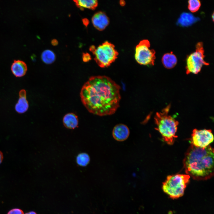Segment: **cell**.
I'll list each match as a JSON object with an SVG mask.
<instances>
[{"label":"cell","mask_w":214,"mask_h":214,"mask_svg":"<svg viewBox=\"0 0 214 214\" xmlns=\"http://www.w3.org/2000/svg\"><path fill=\"white\" fill-rule=\"evenodd\" d=\"M120 87L106 76L91 77L81 91V101L88 111L100 116L114 114L119 107Z\"/></svg>","instance_id":"cell-1"},{"label":"cell","mask_w":214,"mask_h":214,"mask_svg":"<svg viewBox=\"0 0 214 214\" xmlns=\"http://www.w3.org/2000/svg\"><path fill=\"white\" fill-rule=\"evenodd\" d=\"M214 150L210 146L204 148L191 144L183 161L187 174L196 180H206L214 174Z\"/></svg>","instance_id":"cell-2"},{"label":"cell","mask_w":214,"mask_h":214,"mask_svg":"<svg viewBox=\"0 0 214 214\" xmlns=\"http://www.w3.org/2000/svg\"><path fill=\"white\" fill-rule=\"evenodd\" d=\"M170 105H168L161 112H157L154 117L155 123L157 126L155 129L161 134L164 141L168 144H173L179 122L168 114Z\"/></svg>","instance_id":"cell-3"},{"label":"cell","mask_w":214,"mask_h":214,"mask_svg":"<svg viewBox=\"0 0 214 214\" xmlns=\"http://www.w3.org/2000/svg\"><path fill=\"white\" fill-rule=\"evenodd\" d=\"M190 178V176L188 174L169 175L163 183L162 189L170 198H178L183 195Z\"/></svg>","instance_id":"cell-4"},{"label":"cell","mask_w":214,"mask_h":214,"mask_svg":"<svg viewBox=\"0 0 214 214\" xmlns=\"http://www.w3.org/2000/svg\"><path fill=\"white\" fill-rule=\"evenodd\" d=\"M89 50L94 54L96 62L101 67L110 66L115 61L118 55L114 46L108 41L105 42L97 48L92 45Z\"/></svg>","instance_id":"cell-5"},{"label":"cell","mask_w":214,"mask_h":214,"mask_svg":"<svg viewBox=\"0 0 214 214\" xmlns=\"http://www.w3.org/2000/svg\"><path fill=\"white\" fill-rule=\"evenodd\" d=\"M196 51L189 55L186 59V73L197 74L200 72L203 65L209 64L204 60V51L202 43H198L196 45Z\"/></svg>","instance_id":"cell-6"},{"label":"cell","mask_w":214,"mask_h":214,"mask_svg":"<svg viewBox=\"0 0 214 214\" xmlns=\"http://www.w3.org/2000/svg\"><path fill=\"white\" fill-rule=\"evenodd\" d=\"M149 41L146 40L141 41L136 46L135 58L139 64L144 65H153L155 59V51L150 48Z\"/></svg>","instance_id":"cell-7"},{"label":"cell","mask_w":214,"mask_h":214,"mask_svg":"<svg viewBox=\"0 0 214 214\" xmlns=\"http://www.w3.org/2000/svg\"><path fill=\"white\" fill-rule=\"evenodd\" d=\"M213 136L211 130L194 129L191 139V144L198 147H205L212 142Z\"/></svg>","instance_id":"cell-8"},{"label":"cell","mask_w":214,"mask_h":214,"mask_svg":"<svg viewBox=\"0 0 214 214\" xmlns=\"http://www.w3.org/2000/svg\"><path fill=\"white\" fill-rule=\"evenodd\" d=\"M130 130L127 126L122 124H118L114 128L112 135L114 138L119 141L126 140L130 135Z\"/></svg>","instance_id":"cell-9"},{"label":"cell","mask_w":214,"mask_h":214,"mask_svg":"<svg viewBox=\"0 0 214 214\" xmlns=\"http://www.w3.org/2000/svg\"><path fill=\"white\" fill-rule=\"evenodd\" d=\"M92 21L94 26L100 31L105 29L109 23L108 17L104 12H102L95 13L93 15Z\"/></svg>","instance_id":"cell-10"},{"label":"cell","mask_w":214,"mask_h":214,"mask_svg":"<svg viewBox=\"0 0 214 214\" xmlns=\"http://www.w3.org/2000/svg\"><path fill=\"white\" fill-rule=\"evenodd\" d=\"M19 98L15 106V110L19 114H23L28 109L29 104L26 98V91L24 89L21 90L19 93Z\"/></svg>","instance_id":"cell-11"},{"label":"cell","mask_w":214,"mask_h":214,"mask_svg":"<svg viewBox=\"0 0 214 214\" xmlns=\"http://www.w3.org/2000/svg\"><path fill=\"white\" fill-rule=\"evenodd\" d=\"M13 74L16 77H21L26 74L27 70L26 64L23 61L20 60H15L11 67Z\"/></svg>","instance_id":"cell-12"},{"label":"cell","mask_w":214,"mask_h":214,"mask_svg":"<svg viewBox=\"0 0 214 214\" xmlns=\"http://www.w3.org/2000/svg\"><path fill=\"white\" fill-rule=\"evenodd\" d=\"M63 122L66 128L70 129H74L78 126V118L77 116L75 114L69 113L64 117Z\"/></svg>","instance_id":"cell-13"},{"label":"cell","mask_w":214,"mask_h":214,"mask_svg":"<svg viewBox=\"0 0 214 214\" xmlns=\"http://www.w3.org/2000/svg\"><path fill=\"white\" fill-rule=\"evenodd\" d=\"M162 61L165 67L170 69L173 68L176 65L177 59L176 56L171 52L164 54L162 57Z\"/></svg>","instance_id":"cell-14"},{"label":"cell","mask_w":214,"mask_h":214,"mask_svg":"<svg viewBox=\"0 0 214 214\" xmlns=\"http://www.w3.org/2000/svg\"><path fill=\"white\" fill-rule=\"evenodd\" d=\"M198 19L191 13L184 12L181 15L178 22L181 26H186L191 25Z\"/></svg>","instance_id":"cell-15"},{"label":"cell","mask_w":214,"mask_h":214,"mask_svg":"<svg viewBox=\"0 0 214 214\" xmlns=\"http://www.w3.org/2000/svg\"><path fill=\"white\" fill-rule=\"evenodd\" d=\"M74 1L77 6L81 10L84 8L94 10L98 4L97 1L96 0H75Z\"/></svg>","instance_id":"cell-16"},{"label":"cell","mask_w":214,"mask_h":214,"mask_svg":"<svg viewBox=\"0 0 214 214\" xmlns=\"http://www.w3.org/2000/svg\"><path fill=\"white\" fill-rule=\"evenodd\" d=\"M41 58L44 63L47 64H50L55 61L56 56L52 51L46 50L43 52L41 54Z\"/></svg>","instance_id":"cell-17"},{"label":"cell","mask_w":214,"mask_h":214,"mask_svg":"<svg viewBox=\"0 0 214 214\" xmlns=\"http://www.w3.org/2000/svg\"><path fill=\"white\" fill-rule=\"evenodd\" d=\"M90 159V157L88 154L82 152L79 154L77 156L76 162L78 166L85 167L89 164Z\"/></svg>","instance_id":"cell-18"},{"label":"cell","mask_w":214,"mask_h":214,"mask_svg":"<svg viewBox=\"0 0 214 214\" xmlns=\"http://www.w3.org/2000/svg\"><path fill=\"white\" fill-rule=\"evenodd\" d=\"M188 8L193 12L197 11L201 6L200 1L198 0H189L188 1Z\"/></svg>","instance_id":"cell-19"},{"label":"cell","mask_w":214,"mask_h":214,"mask_svg":"<svg viewBox=\"0 0 214 214\" xmlns=\"http://www.w3.org/2000/svg\"><path fill=\"white\" fill-rule=\"evenodd\" d=\"M7 214H24L23 211L20 209L15 208L10 210Z\"/></svg>","instance_id":"cell-20"},{"label":"cell","mask_w":214,"mask_h":214,"mask_svg":"<svg viewBox=\"0 0 214 214\" xmlns=\"http://www.w3.org/2000/svg\"><path fill=\"white\" fill-rule=\"evenodd\" d=\"M83 61L84 62H87L91 59L90 55L87 53H83L82 56Z\"/></svg>","instance_id":"cell-21"},{"label":"cell","mask_w":214,"mask_h":214,"mask_svg":"<svg viewBox=\"0 0 214 214\" xmlns=\"http://www.w3.org/2000/svg\"><path fill=\"white\" fill-rule=\"evenodd\" d=\"M82 21L83 24L86 26H88L89 23L88 20L86 18L82 19Z\"/></svg>","instance_id":"cell-22"},{"label":"cell","mask_w":214,"mask_h":214,"mask_svg":"<svg viewBox=\"0 0 214 214\" xmlns=\"http://www.w3.org/2000/svg\"><path fill=\"white\" fill-rule=\"evenodd\" d=\"M51 43L52 45L55 46L58 45V42L56 40L54 39L51 41Z\"/></svg>","instance_id":"cell-23"},{"label":"cell","mask_w":214,"mask_h":214,"mask_svg":"<svg viewBox=\"0 0 214 214\" xmlns=\"http://www.w3.org/2000/svg\"><path fill=\"white\" fill-rule=\"evenodd\" d=\"M3 158V155L2 152L0 151V164L2 162Z\"/></svg>","instance_id":"cell-24"},{"label":"cell","mask_w":214,"mask_h":214,"mask_svg":"<svg viewBox=\"0 0 214 214\" xmlns=\"http://www.w3.org/2000/svg\"><path fill=\"white\" fill-rule=\"evenodd\" d=\"M25 214H37L36 212L34 211H30L27 213H26Z\"/></svg>","instance_id":"cell-25"},{"label":"cell","mask_w":214,"mask_h":214,"mask_svg":"<svg viewBox=\"0 0 214 214\" xmlns=\"http://www.w3.org/2000/svg\"><path fill=\"white\" fill-rule=\"evenodd\" d=\"M212 17V18H213V20H214V14L213 13V14Z\"/></svg>","instance_id":"cell-26"}]
</instances>
